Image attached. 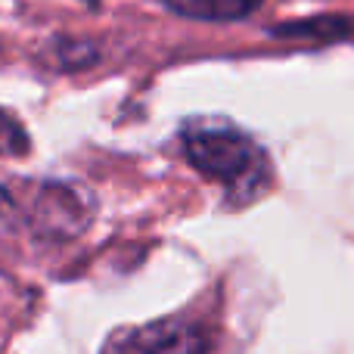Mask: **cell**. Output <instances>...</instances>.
<instances>
[{
	"mask_svg": "<svg viewBox=\"0 0 354 354\" xmlns=\"http://www.w3.org/2000/svg\"><path fill=\"white\" fill-rule=\"evenodd\" d=\"M16 218H19V205L12 202V196L0 187V233L12 230V227H16Z\"/></svg>",
	"mask_w": 354,
	"mask_h": 354,
	"instance_id": "7",
	"label": "cell"
},
{
	"mask_svg": "<svg viewBox=\"0 0 354 354\" xmlns=\"http://www.w3.org/2000/svg\"><path fill=\"white\" fill-rule=\"evenodd\" d=\"M274 37H299V41H339L354 35V16H314L305 22H286L270 28Z\"/></svg>",
	"mask_w": 354,
	"mask_h": 354,
	"instance_id": "5",
	"label": "cell"
},
{
	"mask_svg": "<svg viewBox=\"0 0 354 354\" xmlns=\"http://www.w3.org/2000/svg\"><path fill=\"white\" fill-rule=\"evenodd\" d=\"M103 354H208V333L193 320L165 317L115 333Z\"/></svg>",
	"mask_w": 354,
	"mask_h": 354,
	"instance_id": "2",
	"label": "cell"
},
{
	"mask_svg": "<svg viewBox=\"0 0 354 354\" xmlns=\"http://www.w3.org/2000/svg\"><path fill=\"white\" fill-rule=\"evenodd\" d=\"M189 165L208 180H218L236 202L255 199L270 180L268 153L233 124H193L183 134Z\"/></svg>",
	"mask_w": 354,
	"mask_h": 354,
	"instance_id": "1",
	"label": "cell"
},
{
	"mask_svg": "<svg viewBox=\"0 0 354 354\" xmlns=\"http://www.w3.org/2000/svg\"><path fill=\"white\" fill-rule=\"evenodd\" d=\"M31 149V140L25 134V128L19 124L16 115H10L6 109H0V156H25Z\"/></svg>",
	"mask_w": 354,
	"mask_h": 354,
	"instance_id": "6",
	"label": "cell"
},
{
	"mask_svg": "<svg viewBox=\"0 0 354 354\" xmlns=\"http://www.w3.org/2000/svg\"><path fill=\"white\" fill-rule=\"evenodd\" d=\"M87 221H91V205L84 202V193L68 183H47L31 205V224L41 236L50 239L75 236L84 230Z\"/></svg>",
	"mask_w": 354,
	"mask_h": 354,
	"instance_id": "3",
	"label": "cell"
},
{
	"mask_svg": "<svg viewBox=\"0 0 354 354\" xmlns=\"http://www.w3.org/2000/svg\"><path fill=\"white\" fill-rule=\"evenodd\" d=\"M177 16L202 19V22H239L261 6V0H165Z\"/></svg>",
	"mask_w": 354,
	"mask_h": 354,
	"instance_id": "4",
	"label": "cell"
}]
</instances>
